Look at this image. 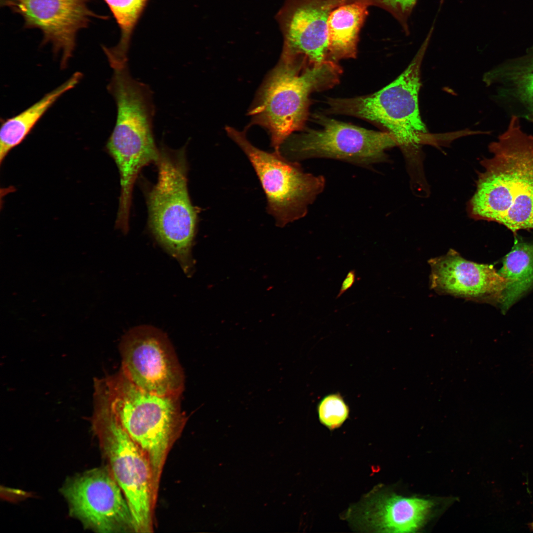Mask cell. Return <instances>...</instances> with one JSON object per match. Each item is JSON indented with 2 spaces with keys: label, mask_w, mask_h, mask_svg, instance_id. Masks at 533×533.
<instances>
[{
  "label": "cell",
  "mask_w": 533,
  "mask_h": 533,
  "mask_svg": "<svg viewBox=\"0 0 533 533\" xmlns=\"http://www.w3.org/2000/svg\"><path fill=\"white\" fill-rule=\"evenodd\" d=\"M489 151L491 156L481 161L483 170L467 204L470 217L496 222L514 235L533 230V136L512 115Z\"/></svg>",
  "instance_id": "obj_1"
},
{
  "label": "cell",
  "mask_w": 533,
  "mask_h": 533,
  "mask_svg": "<svg viewBox=\"0 0 533 533\" xmlns=\"http://www.w3.org/2000/svg\"><path fill=\"white\" fill-rule=\"evenodd\" d=\"M342 73L337 62L310 63L302 57L281 55L260 88L250 110L253 123L265 128L274 152L301 129L308 115L309 96L333 87Z\"/></svg>",
  "instance_id": "obj_2"
},
{
  "label": "cell",
  "mask_w": 533,
  "mask_h": 533,
  "mask_svg": "<svg viewBox=\"0 0 533 533\" xmlns=\"http://www.w3.org/2000/svg\"><path fill=\"white\" fill-rule=\"evenodd\" d=\"M103 380L113 412L149 458L154 493L158 495L167 456L188 420L182 410L181 396L159 395L143 390L120 370Z\"/></svg>",
  "instance_id": "obj_3"
},
{
  "label": "cell",
  "mask_w": 533,
  "mask_h": 533,
  "mask_svg": "<svg viewBox=\"0 0 533 533\" xmlns=\"http://www.w3.org/2000/svg\"><path fill=\"white\" fill-rule=\"evenodd\" d=\"M90 422L107 465L127 501L135 533L153 532L157 497L151 463L113 412L103 386L94 389Z\"/></svg>",
  "instance_id": "obj_4"
},
{
  "label": "cell",
  "mask_w": 533,
  "mask_h": 533,
  "mask_svg": "<svg viewBox=\"0 0 533 533\" xmlns=\"http://www.w3.org/2000/svg\"><path fill=\"white\" fill-rule=\"evenodd\" d=\"M432 34L430 31L410 64L390 83L368 95L329 99L328 110L379 123L393 136L406 156L419 152L427 134L419 109L420 71Z\"/></svg>",
  "instance_id": "obj_5"
},
{
  "label": "cell",
  "mask_w": 533,
  "mask_h": 533,
  "mask_svg": "<svg viewBox=\"0 0 533 533\" xmlns=\"http://www.w3.org/2000/svg\"><path fill=\"white\" fill-rule=\"evenodd\" d=\"M107 88L115 100L117 116L106 150L117 165L121 186L130 189L142 168L156 163L159 157L152 129V94L149 86L133 78L128 65L114 69Z\"/></svg>",
  "instance_id": "obj_6"
},
{
  "label": "cell",
  "mask_w": 533,
  "mask_h": 533,
  "mask_svg": "<svg viewBox=\"0 0 533 533\" xmlns=\"http://www.w3.org/2000/svg\"><path fill=\"white\" fill-rule=\"evenodd\" d=\"M185 151V147L160 150L157 181L148 193L147 202L152 233L189 274L200 209L192 205L188 192Z\"/></svg>",
  "instance_id": "obj_7"
},
{
  "label": "cell",
  "mask_w": 533,
  "mask_h": 533,
  "mask_svg": "<svg viewBox=\"0 0 533 533\" xmlns=\"http://www.w3.org/2000/svg\"><path fill=\"white\" fill-rule=\"evenodd\" d=\"M225 129L254 167L266 195L267 212L276 225L283 227L304 217L324 190L323 177L305 172L297 162L280 153L256 148L247 139L244 131L230 126Z\"/></svg>",
  "instance_id": "obj_8"
},
{
  "label": "cell",
  "mask_w": 533,
  "mask_h": 533,
  "mask_svg": "<svg viewBox=\"0 0 533 533\" xmlns=\"http://www.w3.org/2000/svg\"><path fill=\"white\" fill-rule=\"evenodd\" d=\"M315 118L319 129H307L291 135L280 152L291 160L330 158L362 166L386 160L385 151L397 146L389 132L377 131L321 115Z\"/></svg>",
  "instance_id": "obj_9"
},
{
  "label": "cell",
  "mask_w": 533,
  "mask_h": 533,
  "mask_svg": "<svg viewBox=\"0 0 533 533\" xmlns=\"http://www.w3.org/2000/svg\"><path fill=\"white\" fill-rule=\"evenodd\" d=\"M119 349L120 370L136 386L162 396H181L185 376L166 335L150 325H140L123 335Z\"/></svg>",
  "instance_id": "obj_10"
},
{
  "label": "cell",
  "mask_w": 533,
  "mask_h": 533,
  "mask_svg": "<svg viewBox=\"0 0 533 533\" xmlns=\"http://www.w3.org/2000/svg\"><path fill=\"white\" fill-rule=\"evenodd\" d=\"M70 514L101 533H135L132 515L108 465L68 478L61 489Z\"/></svg>",
  "instance_id": "obj_11"
},
{
  "label": "cell",
  "mask_w": 533,
  "mask_h": 533,
  "mask_svg": "<svg viewBox=\"0 0 533 533\" xmlns=\"http://www.w3.org/2000/svg\"><path fill=\"white\" fill-rule=\"evenodd\" d=\"M91 0H0V5L21 15L25 28L40 30L42 44L51 43L55 53H61L64 68L76 47L78 32L88 27L91 18H108L89 9Z\"/></svg>",
  "instance_id": "obj_12"
},
{
  "label": "cell",
  "mask_w": 533,
  "mask_h": 533,
  "mask_svg": "<svg viewBox=\"0 0 533 533\" xmlns=\"http://www.w3.org/2000/svg\"><path fill=\"white\" fill-rule=\"evenodd\" d=\"M338 0H285L275 18L283 37L281 55L321 64L329 57L327 21Z\"/></svg>",
  "instance_id": "obj_13"
},
{
  "label": "cell",
  "mask_w": 533,
  "mask_h": 533,
  "mask_svg": "<svg viewBox=\"0 0 533 533\" xmlns=\"http://www.w3.org/2000/svg\"><path fill=\"white\" fill-rule=\"evenodd\" d=\"M428 263L430 288L437 293L479 303H502L508 281L493 265L465 259L452 249Z\"/></svg>",
  "instance_id": "obj_14"
},
{
  "label": "cell",
  "mask_w": 533,
  "mask_h": 533,
  "mask_svg": "<svg viewBox=\"0 0 533 533\" xmlns=\"http://www.w3.org/2000/svg\"><path fill=\"white\" fill-rule=\"evenodd\" d=\"M433 503L374 490L349 509L348 519L355 528L376 533L414 532L426 521Z\"/></svg>",
  "instance_id": "obj_15"
},
{
  "label": "cell",
  "mask_w": 533,
  "mask_h": 533,
  "mask_svg": "<svg viewBox=\"0 0 533 533\" xmlns=\"http://www.w3.org/2000/svg\"><path fill=\"white\" fill-rule=\"evenodd\" d=\"M369 6L356 1L334 8L327 21L329 60L355 58L359 34L368 15Z\"/></svg>",
  "instance_id": "obj_16"
},
{
  "label": "cell",
  "mask_w": 533,
  "mask_h": 533,
  "mask_svg": "<svg viewBox=\"0 0 533 533\" xmlns=\"http://www.w3.org/2000/svg\"><path fill=\"white\" fill-rule=\"evenodd\" d=\"M485 80L489 84H498L501 95L521 105L533 121V44L524 54L488 73Z\"/></svg>",
  "instance_id": "obj_17"
},
{
  "label": "cell",
  "mask_w": 533,
  "mask_h": 533,
  "mask_svg": "<svg viewBox=\"0 0 533 533\" xmlns=\"http://www.w3.org/2000/svg\"><path fill=\"white\" fill-rule=\"evenodd\" d=\"M81 77L80 73H75L33 105L3 122L0 132V164L9 152L22 142L49 108L63 94L75 87Z\"/></svg>",
  "instance_id": "obj_18"
},
{
  "label": "cell",
  "mask_w": 533,
  "mask_h": 533,
  "mask_svg": "<svg viewBox=\"0 0 533 533\" xmlns=\"http://www.w3.org/2000/svg\"><path fill=\"white\" fill-rule=\"evenodd\" d=\"M499 273L508 281L501 303L506 312L533 287V244L517 241L504 258Z\"/></svg>",
  "instance_id": "obj_19"
},
{
  "label": "cell",
  "mask_w": 533,
  "mask_h": 533,
  "mask_svg": "<svg viewBox=\"0 0 533 533\" xmlns=\"http://www.w3.org/2000/svg\"><path fill=\"white\" fill-rule=\"evenodd\" d=\"M109 7L120 31V38L114 47L103 46L113 69L127 65V55L134 30L149 0H103Z\"/></svg>",
  "instance_id": "obj_20"
},
{
  "label": "cell",
  "mask_w": 533,
  "mask_h": 533,
  "mask_svg": "<svg viewBox=\"0 0 533 533\" xmlns=\"http://www.w3.org/2000/svg\"><path fill=\"white\" fill-rule=\"evenodd\" d=\"M317 413L320 422L331 430L340 427L349 416V408L338 393L325 396L319 403Z\"/></svg>",
  "instance_id": "obj_21"
},
{
  "label": "cell",
  "mask_w": 533,
  "mask_h": 533,
  "mask_svg": "<svg viewBox=\"0 0 533 533\" xmlns=\"http://www.w3.org/2000/svg\"><path fill=\"white\" fill-rule=\"evenodd\" d=\"M343 4L356 1L376 6L389 12L399 22L404 32H410L409 19L417 0H340Z\"/></svg>",
  "instance_id": "obj_22"
},
{
  "label": "cell",
  "mask_w": 533,
  "mask_h": 533,
  "mask_svg": "<svg viewBox=\"0 0 533 533\" xmlns=\"http://www.w3.org/2000/svg\"><path fill=\"white\" fill-rule=\"evenodd\" d=\"M355 278L356 272L355 270L352 269L350 270L343 281L341 289L336 298L340 297L344 293L352 286L355 281Z\"/></svg>",
  "instance_id": "obj_23"
},
{
  "label": "cell",
  "mask_w": 533,
  "mask_h": 533,
  "mask_svg": "<svg viewBox=\"0 0 533 533\" xmlns=\"http://www.w3.org/2000/svg\"><path fill=\"white\" fill-rule=\"evenodd\" d=\"M530 526H531V528H532V529H533V522H532V523H531V524H530Z\"/></svg>",
  "instance_id": "obj_24"
}]
</instances>
